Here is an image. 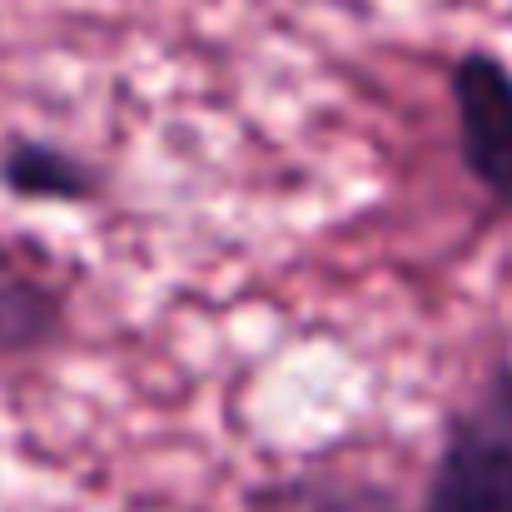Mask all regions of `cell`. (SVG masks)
Returning a JSON list of instances; mask_svg holds the SVG:
<instances>
[{
	"mask_svg": "<svg viewBox=\"0 0 512 512\" xmlns=\"http://www.w3.org/2000/svg\"><path fill=\"white\" fill-rule=\"evenodd\" d=\"M418 512H512V353L448 413Z\"/></svg>",
	"mask_w": 512,
	"mask_h": 512,
	"instance_id": "obj_1",
	"label": "cell"
},
{
	"mask_svg": "<svg viewBox=\"0 0 512 512\" xmlns=\"http://www.w3.org/2000/svg\"><path fill=\"white\" fill-rule=\"evenodd\" d=\"M0 189L20 204H95L105 194V179L90 160L75 150L40 140V135H15L0 150Z\"/></svg>",
	"mask_w": 512,
	"mask_h": 512,
	"instance_id": "obj_5",
	"label": "cell"
},
{
	"mask_svg": "<svg viewBox=\"0 0 512 512\" xmlns=\"http://www.w3.org/2000/svg\"><path fill=\"white\" fill-rule=\"evenodd\" d=\"M244 512H403L398 488L363 468H334V463H304L284 478H269L249 488Z\"/></svg>",
	"mask_w": 512,
	"mask_h": 512,
	"instance_id": "obj_4",
	"label": "cell"
},
{
	"mask_svg": "<svg viewBox=\"0 0 512 512\" xmlns=\"http://www.w3.org/2000/svg\"><path fill=\"white\" fill-rule=\"evenodd\" d=\"M448 95L463 170L512 214V70L493 50H463L448 70Z\"/></svg>",
	"mask_w": 512,
	"mask_h": 512,
	"instance_id": "obj_2",
	"label": "cell"
},
{
	"mask_svg": "<svg viewBox=\"0 0 512 512\" xmlns=\"http://www.w3.org/2000/svg\"><path fill=\"white\" fill-rule=\"evenodd\" d=\"M65 294L30 264V254L0 239V358H30L65 339Z\"/></svg>",
	"mask_w": 512,
	"mask_h": 512,
	"instance_id": "obj_3",
	"label": "cell"
}]
</instances>
